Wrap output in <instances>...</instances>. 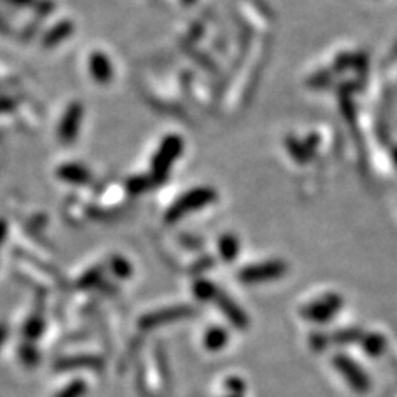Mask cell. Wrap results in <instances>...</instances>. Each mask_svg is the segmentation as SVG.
<instances>
[{
	"label": "cell",
	"mask_w": 397,
	"mask_h": 397,
	"mask_svg": "<svg viewBox=\"0 0 397 397\" xmlns=\"http://www.w3.org/2000/svg\"><path fill=\"white\" fill-rule=\"evenodd\" d=\"M212 197V193L211 190H195V193L189 194L187 197H184V200H181L179 204L176 205L174 212H171L172 217H179L181 214H184L186 211H189V209H194V207H200V205H204L205 202H209Z\"/></svg>",
	"instance_id": "obj_5"
},
{
	"label": "cell",
	"mask_w": 397,
	"mask_h": 397,
	"mask_svg": "<svg viewBox=\"0 0 397 397\" xmlns=\"http://www.w3.org/2000/svg\"><path fill=\"white\" fill-rule=\"evenodd\" d=\"M239 250H240V244L234 235L222 237L221 255H222L223 260H227V262H232V260H234L237 255H239Z\"/></svg>",
	"instance_id": "obj_12"
},
{
	"label": "cell",
	"mask_w": 397,
	"mask_h": 397,
	"mask_svg": "<svg viewBox=\"0 0 397 397\" xmlns=\"http://www.w3.org/2000/svg\"><path fill=\"white\" fill-rule=\"evenodd\" d=\"M341 307H343L341 296L330 293L307 305V307L301 309V316L313 323H326L335 318V314L340 312Z\"/></svg>",
	"instance_id": "obj_2"
},
{
	"label": "cell",
	"mask_w": 397,
	"mask_h": 397,
	"mask_svg": "<svg viewBox=\"0 0 397 397\" xmlns=\"http://www.w3.org/2000/svg\"><path fill=\"white\" fill-rule=\"evenodd\" d=\"M286 272H288V265L285 262H281V260H270V262L245 267L244 270L239 273V278L240 281L249 283V285H257V283L278 280V278H281Z\"/></svg>",
	"instance_id": "obj_1"
},
{
	"label": "cell",
	"mask_w": 397,
	"mask_h": 397,
	"mask_svg": "<svg viewBox=\"0 0 397 397\" xmlns=\"http://www.w3.org/2000/svg\"><path fill=\"white\" fill-rule=\"evenodd\" d=\"M331 343V337L325 333H314L309 336V346L313 351H325Z\"/></svg>",
	"instance_id": "obj_13"
},
{
	"label": "cell",
	"mask_w": 397,
	"mask_h": 397,
	"mask_svg": "<svg viewBox=\"0 0 397 397\" xmlns=\"http://www.w3.org/2000/svg\"><path fill=\"white\" fill-rule=\"evenodd\" d=\"M179 146H181V143L176 138L167 139L166 143L162 144L161 151L158 153L156 162H154V169H156V171H161V174H162V172L166 171V167L169 166V164H171L172 159H174L177 151H179Z\"/></svg>",
	"instance_id": "obj_6"
},
{
	"label": "cell",
	"mask_w": 397,
	"mask_h": 397,
	"mask_svg": "<svg viewBox=\"0 0 397 397\" xmlns=\"http://www.w3.org/2000/svg\"><path fill=\"white\" fill-rule=\"evenodd\" d=\"M227 387H229V391H232V394H239V396L244 394V391H245L244 381L239 379V377H232V379H229V382H227Z\"/></svg>",
	"instance_id": "obj_14"
},
{
	"label": "cell",
	"mask_w": 397,
	"mask_h": 397,
	"mask_svg": "<svg viewBox=\"0 0 397 397\" xmlns=\"http://www.w3.org/2000/svg\"><path fill=\"white\" fill-rule=\"evenodd\" d=\"M333 364L337 369V372L348 381L349 387L356 392H368L371 389V381H369L368 374L363 371V368L358 363H354L353 359L348 358L344 354H336L333 359Z\"/></svg>",
	"instance_id": "obj_3"
},
{
	"label": "cell",
	"mask_w": 397,
	"mask_h": 397,
	"mask_svg": "<svg viewBox=\"0 0 397 397\" xmlns=\"http://www.w3.org/2000/svg\"><path fill=\"white\" fill-rule=\"evenodd\" d=\"M91 73L99 81H108L109 76H111V68H109V63L106 58H103L102 55H95L91 58Z\"/></svg>",
	"instance_id": "obj_11"
},
{
	"label": "cell",
	"mask_w": 397,
	"mask_h": 397,
	"mask_svg": "<svg viewBox=\"0 0 397 397\" xmlns=\"http://www.w3.org/2000/svg\"><path fill=\"white\" fill-rule=\"evenodd\" d=\"M230 397H242V396H239V394H232Z\"/></svg>",
	"instance_id": "obj_15"
},
{
	"label": "cell",
	"mask_w": 397,
	"mask_h": 397,
	"mask_svg": "<svg viewBox=\"0 0 397 397\" xmlns=\"http://www.w3.org/2000/svg\"><path fill=\"white\" fill-rule=\"evenodd\" d=\"M80 115H81V109H78V106H73L71 111L68 113V116L65 118V123L62 125V138L63 139H71L73 136H75V131L76 127H78V123H80Z\"/></svg>",
	"instance_id": "obj_9"
},
{
	"label": "cell",
	"mask_w": 397,
	"mask_h": 397,
	"mask_svg": "<svg viewBox=\"0 0 397 397\" xmlns=\"http://www.w3.org/2000/svg\"><path fill=\"white\" fill-rule=\"evenodd\" d=\"M363 336V331L359 330V328H346V330H337L335 335L330 337L333 343L336 344H351L361 341Z\"/></svg>",
	"instance_id": "obj_8"
},
{
	"label": "cell",
	"mask_w": 397,
	"mask_h": 397,
	"mask_svg": "<svg viewBox=\"0 0 397 397\" xmlns=\"http://www.w3.org/2000/svg\"><path fill=\"white\" fill-rule=\"evenodd\" d=\"M227 341H229V335H227V331H223L222 328H214L207 333V336H205V346H207V349H212V351H217L223 348V346L227 344Z\"/></svg>",
	"instance_id": "obj_10"
},
{
	"label": "cell",
	"mask_w": 397,
	"mask_h": 397,
	"mask_svg": "<svg viewBox=\"0 0 397 397\" xmlns=\"http://www.w3.org/2000/svg\"><path fill=\"white\" fill-rule=\"evenodd\" d=\"M361 346L364 349V353L372 356V358H377L384 353L386 349V340L377 333H371V335H364L361 340Z\"/></svg>",
	"instance_id": "obj_7"
},
{
	"label": "cell",
	"mask_w": 397,
	"mask_h": 397,
	"mask_svg": "<svg viewBox=\"0 0 397 397\" xmlns=\"http://www.w3.org/2000/svg\"><path fill=\"white\" fill-rule=\"evenodd\" d=\"M216 298L218 301V307H221L222 312L227 314V318L230 319L232 325H235L237 328H247L249 325L247 313H245L234 300L222 293H217Z\"/></svg>",
	"instance_id": "obj_4"
}]
</instances>
